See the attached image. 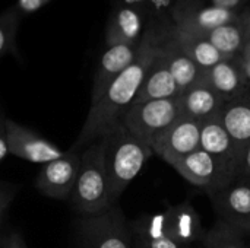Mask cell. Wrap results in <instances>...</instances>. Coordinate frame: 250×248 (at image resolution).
Returning a JSON list of instances; mask_svg holds the SVG:
<instances>
[{"label":"cell","instance_id":"obj_1","mask_svg":"<svg viewBox=\"0 0 250 248\" xmlns=\"http://www.w3.org/2000/svg\"><path fill=\"white\" fill-rule=\"evenodd\" d=\"M161 47L163 42H160L151 31L144 35L135 61L125 69L110 83L103 96L91 105L81 133L70 151L81 152V149L100 140L117 121H120L122 114L133 104L148 70L160 56Z\"/></svg>","mask_w":250,"mask_h":248},{"label":"cell","instance_id":"obj_2","mask_svg":"<svg viewBox=\"0 0 250 248\" xmlns=\"http://www.w3.org/2000/svg\"><path fill=\"white\" fill-rule=\"evenodd\" d=\"M104 165L113 205L127 186L141 172L145 162L154 155L152 148L138 140L122 121H117L101 139Z\"/></svg>","mask_w":250,"mask_h":248},{"label":"cell","instance_id":"obj_3","mask_svg":"<svg viewBox=\"0 0 250 248\" xmlns=\"http://www.w3.org/2000/svg\"><path fill=\"white\" fill-rule=\"evenodd\" d=\"M67 202L72 210L82 218L103 215L116 206L110 200L108 178L100 140L81 151L79 172Z\"/></svg>","mask_w":250,"mask_h":248},{"label":"cell","instance_id":"obj_4","mask_svg":"<svg viewBox=\"0 0 250 248\" xmlns=\"http://www.w3.org/2000/svg\"><path fill=\"white\" fill-rule=\"evenodd\" d=\"M182 117L179 96L132 104L120 117L125 127L142 143L152 148L155 140Z\"/></svg>","mask_w":250,"mask_h":248},{"label":"cell","instance_id":"obj_5","mask_svg":"<svg viewBox=\"0 0 250 248\" xmlns=\"http://www.w3.org/2000/svg\"><path fill=\"white\" fill-rule=\"evenodd\" d=\"M76 248H133L130 227L122 210L113 206L103 215L75 222Z\"/></svg>","mask_w":250,"mask_h":248},{"label":"cell","instance_id":"obj_6","mask_svg":"<svg viewBox=\"0 0 250 248\" xmlns=\"http://www.w3.org/2000/svg\"><path fill=\"white\" fill-rule=\"evenodd\" d=\"M171 167L186 181L205 190L208 196L236 180V174L231 170L201 148L179 159Z\"/></svg>","mask_w":250,"mask_h":248},{"label":"cell","instance_id":"obj_7","mask_svg":"<svg viewBox=\"0 0 250 248\" xmlns=\"http://www.w3.org/2000/svg\"><path fill=\"white\" fill-rule=\"evenodd\" d=\"M79 167L81 152L69 149L62 158L41 167L35 178V189L45 197L54 200H69L76 183Z\"/></svg>","mask_w":250,"mask_h":248},{"label":"cell","instance_id":"obj_8","mask_svg":"<svg viewBox=\"0 0 250 248\" xmlns=\"http://www.w3.org/2000/svg\"><path fill=\"white\" fill-rule=\"evenodd\" d=\"M209 199L221 221L250 235V178L236 177Z\"/></svg>","mask_w":250,"mask_h":248},{"label":"cell","instance_id":"obj_9","mask_svg":"<svg viewBox=\"0 0 250 248\" xmlns=\"http://www.w3.org/2000/svg\"><path fill=\"white\" fill-rule=\"evenodd\" d=\"M6 132L9 142V153L31 164L44 165L47 162L62 158L66 153L51 140L13 121L9 117L6 118Z\"/></svg>","mask_w":250,"mask_h":248},{"label":"cell","instance_id":"obj_10","mask_svg":"<svg viewBox=\"0 0 250 248\" xmlns=\"http://www.w3.org/2000/svg\"><path fill=\"white\" fill-rule=\"evenodd\" d=\"M201 148V123L192 118L180 117L168 130H166L152 145L154 155L173 165L186 155Z\"/></svg>","mask_w":250,"mask_h":248},{"label":"cell","instance_id":"obj_11","mask_svg":"<svg viewBox=\"0 0 250 248\" xmlns=\"http://www.w3.org/2000/svg\"><path fill=\"white\" fill-rule=\"evenodd\" d=\"M139 44H116L107 47L92 80L91 91V105H94L110 86V83L125 70L127 69L136 58L139 53Z\"/></svg>","mask_w":250,"mask_h":248},{"label":"cell","instance_id":"obj_12","mask_svg":"<svg viewBox=\"0 0 250 248\" xmlns=\"http://www.w3.org/2000/svg\"><path fill=\"white\" fill-rule=\"evenodd\" d=\"M179 104L182 117L204 123L218 117L226 101L208 83H205L202 77L201 82L195 83L179 95Z\"/></svg>","mask_w":250,"mask_h":248},{"label":"cell","instance_id":"obj_13","mask_svg":"<svg viewBox=\"0 0 250 248\" xmlns=\"http://www.w3.org/2000/svg\"><path fill=\"white\" fill-rule=\"evenodd\" d=\"M204 82L208 83L226 102L239 98L250 89L240 67L239 56L224 58L214 67L208 69L204 73Z\"/></svg>","mask_w":250,"mask_h":248},{"label":"cell","instance_id":"obj_14","mask_svg":"<svg viewBox=\"0 0 250 248\" xmlns=\"http://www.w3.org/2000/svg\"><path fill=\"white\" fill-rule=\"evenodd\" d=\"M163 213L170 235L182 246L188 248L193 243L204 241L207 231L202 227L196 209L189 202H183L176 206H167Z\"/></svg>","mask_w":250,"mask_h":248},{"label":"cell","instance_id":"obj_15","mask_svg":"<svg viewBox=\"0 0 250 248\" xmlns=\"http://www.w3.org/2000/svg\"><path fill=\"white\" fill-rule=\"evenodd\" d=\"M218 118L230 134L240 159L243 149L250 142V89L239 98L226 102Z\"/></svg>","mask_w":250,"mask_h":248},{"label":"cell","instance_id":"obj_16","mask_svg":"<svg viewBox=\"0 0 250 248\" xmlns=\"http://www.w3.org/2000/svg\"><path fill=\"white\" fill-rule=\"evenodd\" d=\"M201 149L221 161L237 177L239 156L230 134L218 117L201 123Z\"/></svg>","mask_w":250,"mask_h":248},{"label":"cell","instance_id":"obj_17","mask_svg":"<svg viewBox=\"0 0 250 248\" xmlns=\"http://www.w3.org/2000/svg\"><path fill=\"white\" fill-rule=\"evenodd\" d=\"M129 227L133 248H186L170 235L164 213L144 215Z\"/></svg>","mask_w":250,"mask_h":248},{"label":"cell","instance_id":"obj_18","mask_svg":"<svg viewBox=\"0 0 250 248\" xmlns=\"http://www.w3.org/2000/svg\"><path fill=\"white\" fill-rule=\"evenodd\" d=\"M240 15L234 10H227L215 6L198 7L186 10L177 19V29L205 37L215 28L236 22Z\"/></svg>","mask_w":250,"mask_h":248},{"label":"cell","instance_id":"obj_19","mask_svg":"<svg viewBox=\"0 0 250 248\" xmlns=\"http://www.w3.org/2000/svg\"><path fill=\"white\" fill-rule=\"evenodd\" d=\"M161 57L168 67L173 79L176 80L180 94L202 80L205 72L180 47L176 38H173L170 42H163Z\"/></svg>","mask_w":250,"mask_h":248},{"label":"cell","instance_id":"obj_20","mask_svg":"<svg viewBox=\"0 0 250 248\" xmlns=\"http://www.w3.org/2000/svg\"><path fill=\"white\" fill-rule=\"evenodd\" d=\"M179 95H180V89L176 80L173 79L168 67L166 66L160 51V56L148 70L133 104L157 101V99H171V98H177Z\"/></svg>","mask_w":250,"mask_h":248},{"label":"cell","instance_id":"obj_21","mask_svg":"<svg viewBox=\"0 0 250 248\" xmlns=\"http://www.w3.org/2000/svg\"><path fill=\"white\" fill-rule=\"evenodd\" d=\"M144 20L135 7H119L108 19L105 29L107 47L116 44H139Z\"/></svg>","mask_w":250,"mask_h":248},{"label":"cell","instance_id":"obj_22","mask_svg":"<svg viewBox=\"0 0 250 248\" xmlns=\"http://www.w3.org/2000/svg\"><path fill=\"white\" fill-rule=\"evenodd\" d=\"M174 38L180 44V47L190 56V58L204 72H207L208 69L214 67L215 64H218L220 61L227 58L215 48V45L207 37L195 35V34H189V32L176 29Z\"/></svg>","mask_w":250,"mask_h":248},{"label":"cell","instance_id":"obj_23","mask_svg":"<svg viewBox=\"0 0 250 248\" xmlns=\"http://www.w3.org/2000/svg\"><path fill=\"white\" fill-rule=\"evenodd\" d=\"M249 35V29L240 15V18L236 22L215 28L205 37L215 45V48L224 57L229 58V57H237L242 54V50Z\"/></svg>","mask_w":250,"mask_h":248},{"label":"cell","instance_id":"obj_24","mask_svg":"<svg viewBox=\"0 0 250 248\" xmlns=\"http://www.w3.org/2000/svg\"><path fill=\"white\" fill-rule=\"evenodd\" d=\"M245 235L246 234L240 232L237 228L218 219L214 227L207 231L202 243L205 248H248Z\"/></svg>","mask_w":250,"mask_h":248},{"label":"cell","instance_id":"obj_25","mask_svg":"<svg viewBox=\"0 0 250 248\" xmlns=\"http://www.w3.org/2000/svg\"><path fill=\"white\" fill-rule=\"evenodd\" d=\"M22 20V13L16 6H12L0 13V60L12 53H16V32Z\"/></svg>","mask_w":250,"mask_h":248},{"label":"cell","instance_id":"obj_26","mask_svg":"<svg viewBox=\"0 0 250 248\" xmlns=\"http://www.w3.org/2000/svg\"><path fill=\"white\" fill-rule=\"evenodd\" d=\"M19 191V186L0 180V227L4 221V216L10 208V205L13 203L16 194Z\"/></svg>","mask_w":250,"mask_h":248},{"label":"cell","instance_id":"obj_27","mask_svg":"<svg viewBox=\"0 0 250 248\" xmlns=\"http://www.w3.org/2000/svg\"><path fill=\"white\" fill-rule=\"evenodd\" d=\"M6 118L4 110L0 104V164L9 155V142H7V132H6Z\"/></svg>","mask_w":250,"mask_h":248},{"label":"cell","instance_id":"obj_28","mask_svg":"<svg viewBox=\"0 0 250 248\" xmlns=\"http://www.w3.org/2000/svg\"><path fill=\"white\" fill-rule=\"evenodd\" d=\"M0 248H26V244L21 234L10 231L0 237Z\"/></svg>","mask_w":250,"mask_h":248},{"label":"cell","instance_id":"obj_29","mask_svg":"<svg viewBox=\"0 0 250 248\" xmlns=\"http://www.w3.org/2000/svg\"><path fill=\"white\" fill-rule=\"evenodd\" d=\"M237 177L250 178V142L240 155L239 165H237Z\"/></svg>","mask_w":250,"mask_h":248},{"label":"cell","instance_id":"obj_30","mask_svg":"<svg viewBox=\"0 0 250 248\" xmlns=\"http://www.w3.org/2000/svg\"><path fill=\"white\" fill-rule=\"evenodd\" d=\"M48 1L50 0H18V3L15 6L18 7V10L22 15H25V13H32V12L38 10Z\"/></svg>","mask_w":250,"mask_h":248},{"label":"cell","instance_id":"obj_31","mask_svg":"<svg viewBox=\"0 0 250 248\" xmlns=\"http://www.w3.org/2000/svg\"><path fill=\"white\" fill-rule=\"evenodd\" d=\"M243 0H211V6L215 7H221V9H227V10H234L242 4Z\"/></svg>","mask_w":250,"mask_h":248},{"label":"cell","instance_id":"obj_32","mask_svg":"<svg viewBox=\"0 0 250 248\" xmlns=\"http://www.w3.org/2000/svg\"><path fill=\"white\" fill-rule=\"evenodd\" d=\"M239 61H240V67L243 70L245 79H246V82H248V85H249L250 88V58H242L239 56Z\"/></svg>","mask_w":250,"mask_h":248},{"label":"cell","instance_id":"obj_33","mask_svg":"<svg viewBox=\"0 0 250 248\" xmlns=\"http://www.w3.org/2000/svg\"><path fill=\"white\" fill-rule=\"evenodd\" d=\"M240 57H242V58H250V35L248 37V39H246V44H245V47H243V50H242Z\"/></svg>","mask_w":250,"mask_h":248},{"label":"cell","instance_id":"obj_34","mask_svg":"<svg viewBox=\"0 0 250 248\" xmlns=\"http://www.w3.org/2000/svg\"><path fill=\"white\" fill-rule=\"evenodd\" d=\"M242 18H243V20H245V23H246V26H248V29H249L250 32V10L246 12V13H243Z\"/></svg>","mask_w":250,"mask_h":248}]
</instances>
